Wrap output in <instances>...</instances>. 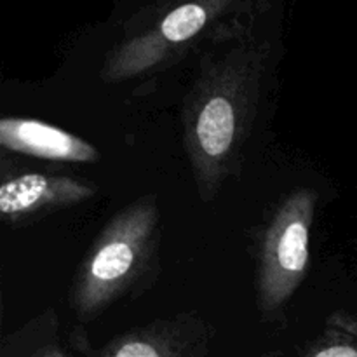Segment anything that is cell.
<instances>
[{"label": "cell", "instance_id": "cell-1", "mask_svg": "<svg viewBox=\"0 0 357 357\" xmlns=\"http://www.w3.org/2000/svg\"><path fill=\"white\" fill-rule=\"evenodd\" d=\"M261 54L234 49L204 68L185 107V145L201 195L215 197L232 166L258 98Z\"/></svg>", "mask_w": 357, "mask_h": 357}, {"label": "cell", "instance_id": "cell-2", "mask_svg": "<svg viewBox=\"0 0 357 357\" xmlns=\"http://www.w3.org/2000/svg\"><path fill=\"white\" fill-rule=\"evenodd\" d=\"M159 241L155 197L136 201L107 223L84 258L73 286L80 321L100 316L139 281L153 260Z\"/></svg>", "mask_w": 357, "mask_h": 357}, {"label": "cell", "instance_id": "cell-3", "mask_svg": "<svg viewBox=\"0 0 357 357\" xmlns=\"http://www.w3.org/2000/svg\"><path fill=\"white\" fill-rule=\"evenodd\" d=\"M316 204L317 194L310 188L291 192L265 230L258 268V298L264 312L284 307L305 278Z\"/></svg>", "mask_w": 357, "mask_h": 357}, {"label": "cell", "instance_id": "cell-4", "mask_svg": "<svg viewBox=\"0 0 357 357\" xmlns=\"http://www.w3.org/2000/svg\"><path fill=\"white\" fill-rule=\"evenodd\" d=\"M236 3L237 0H185L171 6L153 24L108 52L101 77L119 82L157 68Z\"/></svg>", "mask_w": 357, "mask_h": 357}, {"label": "cell", "instance_id": "cell-5", "mask_svg": "<svg viewBox=\"0 0 357 357\" xmlns=\"http://www.w3.org/2000/svg\"><path fill=\"white\" fill-rule=\"evenodd\" d=\"M96 195V187L72 176L21 173L3 178L0 187V213L7 223L20 222L80 204Z\"/></svg>", "mask_w": 357, "mask_h": 357}, {"label": "cell", "instance_id": "cell-6", "mask_svg": "<svg viewBox=\"0 0 357 357\" xmlns=\"http://www.w3.org/2000/svg\"><path fill=\"white\" fill-rule=\"evenodd\" d=\"M0 143L10 152L38 159L65 162H96L100 159V152L86 139L35 119H2Z\"/></svg>", "mask_w": 357, "mask_h": 357}, {"label": "cell", "instance_id": "cell-7", "mask_svg": "<svg viewBox=\"0 0 357 357\" xmlns=\"http://www.w3.org/2000/svg\"><path fill=\"white\" fill-rule=\"evenodd\" d=\"M98 357H176V352L167 335L143 330L115 338Z\"/></svg>", "mask_w": 357, "mask_h": 357}, {"label": "cell", "instance_id": "cell-8", "mask_svg": "<svg viewBox=\"0 0 357 357\" xmlns=\"http://www.w3.org/2000/svg\"><path fill=\"white\" fill-rule=\"evenodd\" d=\"M303 357H357V335L349 331H328Z\"/></svg>", "mask_w": 357, "mask_h": 357}, {"label": "cell", "instance_id": "cell-9", "mask_svg": "<svg viewBox=\"0 0 357 357\" xmlns=\"http://www.w3.org/2000/svg\"><path fill=\"white\" fill-rule=\"evenodd\" d=\"M33 357H66V356L63 354V352L59 351V349L47 347V349H44V351L37 352V354H35Z\"/></svg>", "mask_w": 357, "mask_h": 357}, {"label": "cell", "instance_id": "cell-10", "mask_svg": "<svg viewBox=\"0 0 357 357\" xmlns=\"http://www.w3.org/2000/svg\"><path fill=\"white\" fill-rule=\"evenodd\" d=\"M180 2H185V0H153V3H155L157 7H164V6H176V3Z\"/></svg>", "mask_w": 357, "mask_h": 357}]
</instances>
